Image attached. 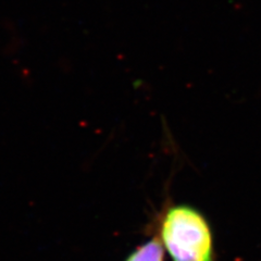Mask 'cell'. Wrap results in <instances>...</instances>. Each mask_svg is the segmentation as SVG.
<instances>
[{"mask_svg":"<svg viewBox=\"0 0 261 261\" xmlns=\"http://www.w3.org/2000/svg\"><path fill=\"white\" fill-rule=\"evenodd\" d=\"M165 251L158 239L145 243L130 254L125 261H163Z\"/></svg>","mask_w":261,"mask_h":261,"instance_id":"obj_2","label":"cell"},{"mask_svg":"<svg viewBox=\"0 0 261 261\" xmlns=\"http://www.w3.org/2000/svg\"><path fill=\"white\" fill-rule=\"evenodd\" d=\"M160 236L172 261H214V241L209 223L200 212L186 205L168 208Z\"/></svg>","mask_w":261,"mask_h":261,"instance_id":"obj_1","label":"cell"}]
</instances>
